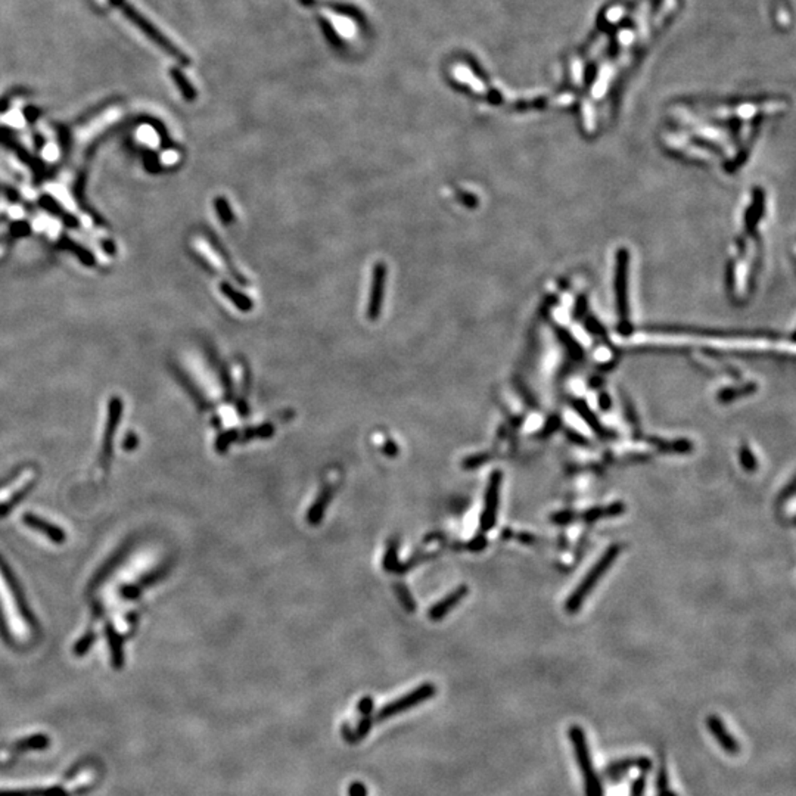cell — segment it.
Here are the masks:
<instances>
[{"label":"cell","instance_id":"cell-41","mask_svg":"<svg viewBox=\"0 0 796 796\" xmlns=\"http://www.w3.org/2000/svg\"><path fill=\"white\" fill-rule=\"evenodd\" d=\"M793 496H795V479L792 478V479L789 481V484L785 486V490L780 493V496H779V503L787 501V500H790Z\"/></svg>","mask_w":796,"mask_h":796},{"label":"cell","instance_id":"cell-13","mask_svg":"<svg viewBox=\"0 0 796 796\" xmlns=\"http://www.w3.org/2000/svg\"><path fill=\"white\" fill-rule=\"evenodd\" d=\"M22 522H24L27 526L36 529L37 533L46 536L55 544H62L66 540L65 531L61 526H58L52 522H48L46 519H43V518H40L34 514H24V515H22Z\"/></svg>","mask_w":796,"mask_h":796},{"label":"cell","instance_id":"cell-31","mask_svg":"<svg viewBox=\"0 0 796 796\" xmlns=\"http://www.w3.org/2000/svg\"><path fill=\"white\" fill-rule=\"evenodd\" d=\"M577 521H578V512L569 511V509H566V511H559V512L551 514V516H550V522L555 524V525H568V524L577 522Z\"/></svg>","mask_w":796,"mask_h":796},{"label":"cell","instance_id":"cell-39","mask_svg":"<svg viewBox=\"0 0 796 796\" xmlns=\"http://www.w3.org/2000/svg\"><path fill=\"white\" fill-rule=\"evenodd\" d=\"M141 591H142V588L139 586H127V587L121 588V596L126 597V599H128V601H133V599H136V597L141 596Z\"/></svg>","mask_w":796,"mask_h":796},{"label":"cell","instance_id":"cell-7","mask_svg":"<svg viewBox=\"0 0 796 796\" xmlns=\"http://www.w3.org/2000/svg\"><path fill=\"white\" fill-rule=\"evenodd\" d=\"M121 116V109L120 108H111L106 109L105 113L99 117H96L95 120H92L91 123H87L86 126H83L81 128H78L74 135V145L77 148H83L87 142H91L96 135L109 124H113L114 121H117Z\"/></svg>","mask_w":796,"mask_h":796},{"label":"cell","instance_id":"cell-38","mask_svg":"<svg viewBox=\"0 0 796 796\" xmlns=\"http://www.w3.org/2000/svg\"><path fill=\"white\" fill-rule=\"evenodd\" d=\"M645 790H646V774L643 772L640 777H637L633 782L630 796H645Z\"/></svg>","mask_w":796,"mask_h":796},{"label":"cell","instance_id":"cell-9","mask_svg":"<svg viewBox=\"0 0 796 796\" xmlns=\"http://www.w3.org/2000/svg\"><path fill=\"white\" fill-rule=\"evenodd\" d=\"M706 727H708V730H710L711 736L717 740L718 746L724 752H727V754L732 755V757L739 755V752H740L739 740L728 732V728L725 727V724L723 723V720L718 715H715V714L708 715L706 717Z\"/></svg>","mask_w":796,"mask_h":796},{"label":"cell","instance_id":"cell-5","mask_svg":"<svg viewBox=\"0 0 796 796\" xmlns=\"http://www.w3.org/2000/svg\"><path fill=\"white\" fill-rule=\"evenodd\" d=\"M435 693H437L435 685L432 683H425V684L420 685V688H417V689L412 690L410 693L404 695L403 698L385 705L382 710L378 713V715H376V720L382 721V720H387L392 715L409 711V710H412L413 706L422 703L428 699H432L435 696Z\"/></svg>","mask_w":796,"mask_h":796},{"label":"cell","instance_id":"cell-42","mask_svg":"<svg viewBox=\"0 0 796 796\" xmlns=\"http://www.w3.org/2000/svg\"><path fill=\"white\" fill-rule=\"evenodd\" d=\"M382 451H384V454H387L388 457L397 456V454H398V446H397V442L388 439V441L385 442V444L382 446Z\"/></svg>","mask_w":796,"mask_h":796},{"label":"cell","instance_id":"cell-37","mask_svg":"<svg viewBox=\"0 0 796 796\" xmlns=\"http://www.w3.org/2000/svg\"><path fill=\"white\" fill-rule=\"evenodd\" d=\"M626 511H627V507H626V504H624L623 501H613V503H611V504L606 506L608 518H618V516L624 515Z\"/></svg>","mask_w":796,"mask_h":796},{"label":"cell","instance_id":"cell-22","mask_svg":"<svg viewBox=\"0 0 796 796\" xmlns=\"http://www.w3.org/2000/svg\"><path fill=\"white\" fill-rule=\"evenodd\" d=\"M220 290L236 305V308L240 310V312L247 313V312H251V310H252V301L247 295L238 292L235 287H232L229 283H226V282L221 283Z\"/></svg>","mask_w":796,"mask_h":796},{"label":"cell","instance_id":"cell-17","mask_svg":"<svg viewBox=\"0 0 796 796\" xmlns=\"http://www.w3.org/2000/svg\"><path fill=\"white\" fill-rule=\"evenodd\" d=\"M130 547H131L130 544H127L126 547H121L117 553H114V555L111 556V558L105 562V565H103V566L96 572V575H95V578H93V581H92V584H91V588H92V590L96 588L99 584H102V583L109 577V573L113 572V571L123 562V559L127 556V553H128Z\"/></svg>","mask_w":796,"mask_h":796},{"label":"cell","instance_id":"cell-44","mask_svg":"<svg viewBox=\"0 0 796 796\" xmlns=\"http://www.w3.org/2000/svg\"><path fill=\"white\" fill-rule=\"evenodd\" d=\"M136 446H138V437H136V435H133V434H130V435L124 439V442H123V447H124L126 450H128V451L135 450Z\"/></svg>","mask_w":796,"mask_h":796},{"label":"cell","instance_id":"cell-1","mask_svg":"<svg viewBox=\"0 0 796 796\" xmlns=\"http://www.w3.org/2000/svg\"><path fill=\"white\" fill-rule=\"evenodd\" d=\"M568 739L573 749L575 761H577L578 770L581 772L586 796H605L602 779L593 765L591 752L584 728L578 724L569 725Z\"/></svg>","mask_w":796,"mask_h":796},{"label":"cell","instance_id":"cell-6","mask_svg":"<svg viewBox=\"0 0 796 796\" xmlns=\"http://www.w3.org/2000/svg\"><path fill=\"white\" fill-rule=\"evenodd\" d=\"M387 275L388 269L385 262H376L373 267L372 276V286H370V297L367 304V319L374 322L379 317L382 310V301L385 295V285H387Z\"/></svg>","mask_w":796,"mask_h":796},{"label":"cell","instance_id":"cell-16","mask_svg":"<svg viewBox=\"0 0 796 796\" xmlns=\"http://www.w3.org/2000/svg\"><path fill=\"white\" fill-rule=\"evenodd\" d=\"M650 446H653L660 453L668 454H689L693 450V444L689 439H674L665 441L656 437H650L646 439Z\"/></svg>","mask_w":796,"mask_h":796},{"label":"cell","instance_id":"cell-30","mask_svg":"<svg viewBox=\"0 0 796 796\" xmlns=\"http://www.w3.org/2000/svg\"><path fill=\"white\" fill-rule=\"evenodd\" d=\"M739 457H740V464L742 468L747 472V474H754L758 469V461L755 454L752 453V450L747 446H743L739 451Z\"/></svg>","mask_w":796,"mask_h":796},{"label":"cell","instance_id":"cell-21","mask_svg":"<svg viewBox=\"0 0 796 796\" xmlns=\"http://www.w3.org/2000/svg\"><path fill=\"white\" fill-rule=\"evenodd\" d=\"M275 434V427L273 424H261L260 427L255 428H247L243 429L242 434L239 432V439L240 442H250L254 439H269L272 438Z\"/></svg>","mask_w":796,"mask_h":796},{"label":"cell","instance_id":"cell-43","mask_svg":"<svg viewBox=\"0 0 796 796\" xmlns=\"http://www.w3.org/2000/svg\"><path fill=\"white\" fill-rule=\"evenodd\" d=\"M515 537L518 539V541H519L521 544H525V546H531V544H534V543H536V540H537V539H536V536L529 534V533H525V531H522V533H519V534H515Z\"/></svg>","mask_w":796,"mask_h":796},{"label":"cell","instance_id":"cell-18","mask_svg":"<svg viewBox=\"0 0 796 796\" xmlns=\"http://www.w3.org/2000/svg\"><path fill=\"white\" fill-rule=\"evenodd\" d=\"M0 796H68L62 786L34 787V789H0Z\"/></svg>","mask_w":796,"mask_h":796},{"label":"cell","instance_id":"cell-48","mask_svg":"<svg viewBox=\"0 0 796 796\" xmlns=\"http://www.w3.org/2000/svg\"><path fill=\"white\" fill-rule=\"evenodd\" d=\"M500 537H501L503 540H511V539L515 537V533H514V531H512L511 528H504V529L501 531V536H500Z\"/></svg>","mask_w":796,"mask_h":796},{"label":"cell","instance_id":"cell-12","mask_svg":"<svg viewBox=\"0 0 796 796\" xmlns=\"http://www.w3.org/2000/svg\"><path fill=\"white\" fill-rule=\"evenodd\" d=\"M120 403L114 402L111 404V410H109V419H108V425L105 429V438H103V446H102V456H101V463L105 469H108L109 466V461L111 457H113V444H114V435L117 431V425H118V419H120Z\"/></svg>","mask_w":796,"mask_h":796},{"label":"cell","instance_id":"cell-33","mask_svg":"<svg viewBox=\"0 0 796 796\" xmlns=\"http://www.w3.org/2000/svg\"><path fill=\"white\" fill-rule=\"evenodd\" d=\"M215 208H217V214L220 215L221 221H223L225 225L232 223L233 213H232V208L229 207V204L226 203L225 198H217L215 199Z\"/></svg>","mask_w":796,"mask_h":796},{"label":"cell","instance_id":"cell-25","mask_svg":"<svg viewBox=\"0 0 796 796\" xmlns=\"http://www.w3.org/2000/svg\"><path fill=\"white\" fill-rule=\"evenodd\" d=\"M656 790L658 795L656 796H678L671 787H670V780H668V770L667 765L662 764L659 771H658V776H656Z\"/></svg>","mask_w":796,"mask_h":796},{"label":"cell","instance_id":"cell-46","mask_svg":"<svg viewBox=\"0 0 796 796\" xmlns=\"http://www.w3.org/2000/svg\"><path fill=\"white\" fill-rule=\"evenodd\" d=\"M349 796H366V787L360 783L352 785L349 789Z\"/></svg>","mask_w":796,"mask_h":796},{"label":"cell","instance_id":"cell-35","mask_svg":"<svg viewBox=\"0 0 796 796\" xmlns=\"http://www.w3.org/2000/svg\"><path fill=\"white\" fill-rule=\"evenodd\" d=\"M167 571H168L167 566H161V568H158V569H155L153 572L145 575L143 580H142L141 584H139V587L143 588V587H146V586H152V584H155L157 581L163 580V577H165Z\"/></svg>","mask_w":796,"mask_h":796},{"label":"cell","instance_id":"cell-32","mask_svg":"<svg viewBox=\"0 0 796 796\" xmlns=\"http://www.w3.org/2000/svg\"><path fill=\"white\" fill-rule=\"evenodd\" d=\"M171 77L174 78L175 84H177V86H179V88H180V91H182V93H183V96H185L186 99L192 101V99H195V98H196V92L193 91V88H192V86H190V84H188V80H186V78H185V77H183V76H182V74L179 73V71H177V70H173V71H171Z\"/></svg>","mask_w":796,"mask_h":796},{"label":"cell","instance_id":"cell-47","mask_svg":"<svg viewBox=\"0 0 796 796\" xmlns=\"http://www.w3.org/2000/svg\"><path fill=\"white\" fill-rule=\"evenodd\" d=\"M442 539H444V534H442V533H432V534H428V536L425 537L424 543L428 544V543H432V541H435V540H442Z\"/></svg>","mask_w":796,"mask_h":796},{"label":"cell","instance_id":"cell-26","mask_svg":"<svg viewBox=\"0 0 796 796\" xmlns=\"http://www.w3.org/2000/svg\"><path fill=\"white\" fill-rule=\"evenodd\" d=\"M601 519H608L606 506H593L586 509L584 512L578 514V521L586 524H594Z\"/></svg>","mask_w":796,"mask_h":796},{"label":"cell","instance_id":"cell-34","mask_svg":"<svg viewBox=\"0 0 796 796\" xmlns=\"http://www.w3.org/2000/svg\"><path fill=\"white\" fill-rule=\"evenodd\" d=\"M489 544H490L489 539H486L485 534L482 533V534H476L474 539H471L466 544H464V548H466L468 551H472V553H481L486 547H489Z\"/></svg>","mask_w":796,"mask_h":796},{"label":"cell","instance_id":"cell-28","mask_svg":"<svg viewBox=\"0 0 796 796\" xmlns=\"http://www.w3.org/2000/svg\"><path fill=\"white\" fill-rule=\"evenodd\" d=\"M491 460V454L490 453H476V454H471L468 457H464L461 461V468L466 469V471H475L486 461Z\"/></svg>","mask_w":796,"mask_h":796},{"label":"cell","instance_id":"cell-20","mask_svg":"<svg viewBox=\"0 0 796 796\" xmlns=\"http://www.w3.org/2000/svg\"><path fill=\"white\" fill-rule=\"evenodd\" d=\"M33 489H34V481H30L27 485H24L16 493H14L9 500L0 503V518L8 516L14 509L29 496V493L33 491Z\"/></svg>","mask_w":796,"mask_h":796},{"label":"cell","instance_id":"cell-8","mask_svg":"<svg viewBox=\"0 0 796 796\" xmlns=\"http://www.w3.org/2000/svg\"><path fill=\"white\" fill-rule=\"evenodd\" d=\"M652 760L649 757H628V758H623V760H616L613 762H611L609 765H606L605 768V776L616 783L619 780H623L627 774L634 770L638 768L643 772H648L652 770Z\"/></svg>","mask_w":796,"mask_h":796},{"label":"cell","instance_id":"cell-3","mask_svg":"<svg viewBox=\"0 0 796 796\" xmlns=\"http://www.w3.org/2000/svg\"><path fill=\"white\" fill-rule=\"evenodd\" d=\"M114 5L135 24L136 27H139V30L146 34L157 46H160L165 53L171 55L173 58H175L180 63L188 65L189 59L188 56L180 51L177 49L175 44L173 41H170L157 27H153V24L150 21H148L138 9L133 8L127 0H114Z\"/></svg>","mask_w":796,"mask_h":796},{"label":"cell","instance_id":"cell-19","mask_svg":"<svg viewBox=\"0 0 796 796\" xmlns=\"http://www.w3.org/2000/svg\"><path fill=\"white\" fill-rule=\"evenodd\" d=\"M51 746V738L48 735L37 733L27 738H22L14 743V750L29 752V750H44Z\"/></svg>","mask_w":796,"mask_h":796},{"label":"cell","instance_id":"cell-29","mask_svg":"<svg viewBox=\"0 0 796 796\" xmlns=\"http://www.w3.org/2000/svg\"><path fill=\"white\" fill-rule=\"evenodd\" d=\"M95 641H96V633L93 630L87 631L74 645L73 653L76 656H84L88 650H91V648L95 645Z\"/></svg>","mask_w":796,"mask_h":796},{"label":"cell","instance_id":"cell-15","mask_svg":"<svg viewBox=\"0 0 796 796\" xmlns=\"http://www.w3.org/2000/svg\"><path fill=\"white\" fill-rule=\"evenodd\" d=\"M105 634H106V640H108V646H109V652H111V663H113V667L116 670H121L126 663V655H124V640L123 637L117 633V630L114 628L113 624H106L105 626Z\"/></svg>","mask_w":796,"mask_h":796},{"label":"cell","instance_id":"cell-4","mask_svg":"<svg viewBox=\"0 0 796 796\" xmlns=\"http://www.w3.org/2000/svg\"><path fill=\"white\" fill-rule=\"evenodd\" d=\"M501 484H503V472L499 469L493 471L489 478V484H486L484 509L479 519V528L482 533H489V531H491L497 524Z\"/></svg>","mask_w":796,"mask_h":796},{"label":"cell","instance_id":"cell-23","mask_svg":"<svg viewBox=\"0 0 796 796\" xmlns=\"http://www.w3.org/2000/svg\"><path fill=\"white\" fill-rule=\"evenodd\" d=\"M398 548H400V541L398 539H391L387 544V550H385V555H384V569L387 572H395L397 566H398Z\"/></svg>","mask_w":796,"mask_h":796},{"label":"cell","instance_id":"cell-10","mask_svg":"<svg viewBox=\"0 0 796 796\" xmlns=\"http://www.w3.org/2000/svg\"><path fill=\"white\" fill-rule=\"evenodd\" d=\"M0 573H2L5 583L9 586V590L14 596V599L16 601V606L19 608L21 615L24 616V619L30 626H36V619L31 613V609L27 605L26 594H24V591H22V587H21L18 578L15 577V573L12 572V569L9 568V565L5 562V559L2 556H0Z\"/></svg>","mask_w":796,"mask_h":796},{"label":"cell","instance_id":"cell-11","mask_svg":"<svg viewBox=\"0 0 796 796\" xmlns=\"http://www.w3.org/2000/svg\"><path fill=\"white\" fill-rule=\"evenodd\" d=\"M468 594H469V587L468 586H459L457 588L450 591L444 597V599H441L439 602H437L428 611V618L431 619V621H441V619H444L449 615V612L451 609H454Z\"/></svg>","mask_w":796,"mask_h":796},{"label":"cell","instance_id":"cell-49","mask_svg":"<svg viewBox=\"0 0 796 796\" xmlns=\"http://www.w3.org/2000/svg\"><path fill=\"white\" fill-rule=\"evenodd\" d=\"M98 2H105V0H98Z\"/></svg>","mask_w":796,"mask_h":796},{"label":"cell","instance_id":"cell-45","mask_svg":"<svg viewBox=\"0 0 796 796\" xmlns=\"http://www.w3.org/2000/svg\"><path fill=\"white\" fill-rule=\"evenodd\" d=\"M0 636H2L5 640H9V631H8V624L5 621V616L2 612V606H0Z\"/></svg>","mask_w":796,"mask_h":796},{"label":"cell","instance_id":"cell-24","mask_svg":"<svg viewBox=\"0 0 796 796\" xmlns=\"http://www.w3.org/2000/svg\"><path fill=\"white\" fill-rule=\"evenodd\" d=\"M394 593L397 596L398 602H400V605L404 608V611H407L410 613H413L416 611V602H414L413 596H412V593H410V590L406 584H403V583L394 584Z\"/></svg>","mask_w":796,"mask_h":796},{"label":"cell","instance_id":"cell-14","mask_svg":"<svg viewBox=\"0 0 796 796\" xmlns=\"http://www.w3.org/2000/svg\"><path fill=\"white\" fill-rule=\"evenodd\" d=\"M334 491H335L334 485H330V484L325 485L323 489L320 490L316 501L312 504V507H310L308 512H307V524L308 525L317 526V525L322 524V521L326 515L327 507H329L332 499H334Z\"/></svg>","mask_w":796,"mask_h":796},{"label":"cell","instance_id":"cell-27","mask_svg":"<svg viewBox=\"0 0 796 796\" xmlns=\"http://www.w3.org/2000/svg\"><path fill=\"white\" fill-rule=\"evenodd\" d=\"M239 439V431L238 429H230L221 434L217 441H215V451L220 454H225L233 442H236Z\"/></svg>","mask_w":796,"mask_h":796},{"label":"cell","instance_id":"cell-40","mask_svg":"<svg viewBox=\"0 0 796 796\" xmlns=\"http://www.w3.org/2000/svg\"><path fill=\"white\" fill-rule=\"evenodd\" d=\"M357 706H359V711H360V713L363 714V717H364V715H370V714H372L374 703H373V699H372V698L364 696V698L359 702Z\"/></svg>","mask_w":796,"mask_h":796},{"label":"cell","instance_id":"cell-36","mask_svg":"<svg viewBox=\"0 0 796 796\" xmlns=\"http://www.w3.org/2000/svg\"><path fill=\"white\" fill-rule=\"evenodd\" d=\"M566 438L575 446H580V447H590L591 446L590 441L586 437H583L580 432L573 431V429L566 431Z\"/></svg>","mask_w":796,"mask_h":796},{"label":"cell","instance_id":"cell-2","mask_svg":"<svg viewBox=\"0 0 796 796\" xmlns=\"http://www.w3.org/2000/svg\"><path fill=\"white\" fill-rule=\"evenodd\" d=\"M623 547L621 544H611L603 553L602 556L599 558L591 568L590 571L584 575V578L581 580V583L577 586L569 597L566 599L565 603V609L568 613L573 615L577 613L581 606L584 605L586 599L590 596V593L593 591V588L599 584V581L602 580L603 575L611 569V566L613 565V562L616 561V558L619 556V553H621Z\"/></svg>","mask_w":796,"mask_h":796}]
</instances>
